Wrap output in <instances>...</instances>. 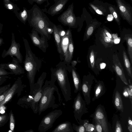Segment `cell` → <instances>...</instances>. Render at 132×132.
Instances as JSON below:
<instances>
[{"instance_id": "cell-14", "label": "cell", "mask_w": 132, "mask_h": 132, "mask_svg": "<svg viewBox=\"0 0 132 132\" xmlns=\"http://www.w3.org/2000/svg\"><path fill=\"white\" fill-rule=\"evenodd\" d=\"M37 32L36 30L33 28L31 33L29 34L32 42L35 45L44 52H45L47 48L48 47L47 46V43L45 37H40Z\"/></svg>"}, {"instance_id": "cell-52", "label": "cell", "mask_w": 132, "mask_h": 132, "mask_svg": "<svg viewBox=\"0 0 132 132\" xmlns=\"http://www.w3.org/2000/svg\"><path fill=\"white\" fill-rule=\"evenodd\" d=\"M129 85L128 86L129 89L131 90H132V84L131 80L130 79L128 80Z\"/></svg>"}, {"instance_id": "cell-42", "label": "cell", "mask_w": 132, "mask_h": 132, "mask_svg": "<svg viewBox=\"0 0 132 132\" xmlns=\"http://www.w3.org/2000/svg\"><path fill=\"white\" fill-rule=\"evenodd\" d=\"M9 78V77L7 75L0 76V86L4 84Z\"/></svg>"}, {"instance_id": "cell-4", "label": "cell", "mask_w": 132, "mask_h": 132, "mask_svg": "<svg viewBox=\"0 0 132 132\" xmlns=\"http://www.w3.org/2000/svg\"><path fill=\"white\" fill-rule=\"evenodd\" d=\"M52 77L56 80L65 101L72 99L71 88L67 73L64 68H60L53 73Z\"/></svg>"}, {"instance_id": "cell-31", "label": "cell", "mask_w": 132, "mask_h": 132, "mask_svg": "<svg viewBox=\"0 0 132 132\" xmlns=\"http://www.w3.org/2000/svg\"><path fill=\"white\" fill-rule=\"evenodd\" d=\"M88 122V120H84L82 124L85 128L86 132H96L95 125Z\"/></svg>"}, {"instance_id": "cell-57", "label": "cell", "mask_w": 132, "mask_h": 132, "mask_svg": "<svg viewBox=\"0 0 132 132\" xmlns=\"http://www.w3.org/2000/svg\"><path fill=\"white\" fill-rule=\"evenodd\" d=\"M2 25L0 23V34L2 32Z\"/></svg>"}, {"instance_id": "cell-15", "label": "cell", "mask_w": 132, "mask_h": 132, "mask_svg": "<svg viewBox=\"0 0 132 132\" xmlns=\"http://www.w3.org/2000/svg\"><path fill=\"white\" fill-rule=\"evenodd\" d=\"M113 67L117 75L125 84L128 85L129 83L125 77L123 69L117 54L113 55Z\"/></svg>"}, {"instance_id": "cell-8", "label": "cell", "mask_w": 132, "mask_h": 132, "mask_svg": "<svg viewBox=\"0 0 132 132\" xmlns=\"http://www.w3.org/2000/svg\"><path fill=\"white\" fill-rule=\"evenodd\" d=\"M26 87V85L22 84L21 78L18 77L10 88L4 98L0 103V108L11 101L15 95H16L18 96L20 95Z\"/></svg>"}, {"instance_id": "cell-38", "label": "cell", "mask_w": 132, "mask_h": 132, "mask_svg": "<svg viewBox=\"0 0 132 132\" xmlns=\"http://www.w3.org/2000/svg\"><path fill=\"white\" fill-rule=\"evenodd\" d=\"M11 84L0 87V96L6 91L9 89L11 87Z\"/></svg>"}, {"instance_id": "cell-10", "label": "cell", "mask_w": 132, "mask_h": 132, "mask_svg": "<svg viewBox=\"0 0 132 132\" xmlns=\"http://www.w3.org/2000/svg\"><path fill=\"white\" fill-rule=\"evenodd\" d=\"M73 3L69 5L67 9L58 18L59 21L65 25L73 27L76 23V20L73 13Z\"/></svg>"}, {"instance_id": "cell-23", "label": "cell", "mask_w": 132, "mask_h": 132, "mask_svg": "<svg viewBox=\"0 0 132 132\" xmlns=\"http://www.w3.org/2000/svg\"><path fill=\"white\" fill-rule=\"evenodd\" d=\"M53 29L58 51L60 53L63 54L61 47V39L60 35V32L57 27L55 25H53Z\"/></svg>"}, {"instance_id": "cell-22", "label": "cell", "mask_w": 132, "mask_h": 132, "mask_svg": "<svg viewBox=\"0 0 132 132\" xmlns=\"http://www.w3.org/2000/svg\"><path fill=\"white\" fill-rule=\"evenodd\" d=\"M33 99V95L29 94L20 98L17 104L22 106L30 108Z\"/></svg>"}, {"instance_id": "cell-48", "label": "cell", "mask_w": 132, "mask_h": 132, "mask_svg": "<svg viewBox=\"0 0 132 132\" xmlns=\"http://www.w3.org/2000/svg\"><path fill=\"white\" fill-rule=\"evenodd\" d=\"M103 30L106 35L109 37L111 39H113V38L112 35L109 32L105 29H104Z\"/></svg>"}, {"instance_id": "cell-26", "label": "cell", "mask_w": 132, "mask_h": 132, "mask_svg": "<svg viewBox=\"0 0 132 132\" xmlns=\"http://www.w3.org/2000/svg\"><path fill=\"white\" fill-rule=\"evenodd\" d=\"M123 57L125 68L128 75L132 78V69L130 63L124 50L122 52Z\"/></svg>"}, {"instance_id": "cell-43", "label": "cell", "mask_w": 132, "mask_h": 132, "mask_svg": "<svg viewBox=\"0 0 132 132\" xmlns=\"http://www.w3.org/2000/svg\"><path fill=\"white\" fill-rule=\"evenodd\" d=\"M48 0H30V3L32 4L34 3H36L37 4L40 5L44 2H48Z\"/></svg>"}, {"instance_id": "cell-30", "label": "cell", "mask_w": 132, "mask_h": 132, "mask_svg": "<svg viewBox=\"0 0 132 132\" xmlns=\"http://www.w3.org/2000/svg\"><path fill=\"white\" fill-rule=\"evenodd\" d=\"M108 9L116 22L119 25L120 24V18L117 9L114 6H110L108 7Z\"/></svg>"}, {"instance_id": "cell-44", "label": "cell", "mask_w": 132, "mask_h": 132, "mask_svg": "<svg viewBox=\"0 0 132 132\" xmlns=\"http://www.w3.org/2000/svg\"><path fill=\"white\" fill-rule=\"evenodd\" d=\"M128 129L130 132H132V121L130 117H129L128 120Z\"/></svg>"}, {"instance_id": "cell-7", "label": "cell", "mask_w": 132, "mask_h": 132, "mask_svg": "<svg viewBox=\"0 0 132 132\" xmlns=\"http://www.w3.org/2000/svg\"><path fill=\"white\" fill-rule=\"evenodd\" d=\"M61 109H56L51 111L42 119L38 128L39 132H45L52 128L55 120L62 114Z\"/></svg>"}, {"instance_id": "cell-11", "label": "cell", "mask_w": 132, "mask_h": 132, "mask_svg": "<svg viewBox=\"0 0 132 132\" xmlns=\"http://www.w3.org/2000/svg\"><path fill=\"white\" fill-rule=\"evenodd\" d=\"M119 13L123 19L129 24H132V11L128 4L123 0H116Z\"/></svg>"}, {"instance_id": "cell-3", "label": "cell", "mask_w": 132, "mask_h": 132, "mask_svg": "<svg viewBox=\"0 0 132 132\" xmlns=\"http://www.w3.org/2000/svg\"><path fill=\"white\" fill-rule=\"evenodd\" d=\"M26 50L24 67L27 72V76L30 87L29 94H32L35 83V77L40 67V61L32 52L27 40L23 38Z\"/></svg>"}, {"instance_id": "cell-51", "label": "cell", "mask_w": 132, "mask_h": 132, "mask_svg": "<svg viewBox=\"0 0 132 132\" xmlns=\"http://www.w3.org/2000/svg\"><path fill=\"white\" fill-rule=\"evenodd\" d=\"M114 43L115 44H117L119 43L120 41V38L118 37L115 39L113 40Z\"/></svg>"}, {"instance_id": "cell-25", "label": "cell", "mask_w": 132, "mask_h": 132, "mask_svg": "<svg viewBox=\"0 0 132 132\" xmlns=\"http://www.w3.org/2000/svg\"><path fill=\"white\" fill-rule=\"evenodd\" d=\"M114 104L118 110L122 112H123L124 109L122 100L120 94L117 91L116 92L115 94Z\"/></svg>"}, {"instance_id": "cell-32", "label": "cell", "mask_w": 132, "mask_h": 132, "mask_svg": "<svg viewBox=\"0 0 132 132\" xmlns=\"http://www.w3.org/2000/svg\"><path fill=\"white\" fill-rule=\"evenodd\" d=\"M9 115L10 121V129L12 132H13L15 129V121L14 117L12 110L10 111Z\"/></svg>"}, {"instance_id": "cell-47", "label": "cell", "mask_w": 132, "mask_h": 132, "mask_svg": "<svg viewBox=\"0 0 132 132\" xmlns=\"http://www.w3.org/2000/svg\"><path fill=\"white\" fill-rule=\"evenodd\" d=\"M123 96L126 98H128L129 97V95L127 89V86H125L123 88Z\"/></svg>"}, {"instance_id": "cell-9", "label": "cell", "mask_w": 132, "mask_h": 132, "mask_svg": "<svg viewBox=\"0 0 132 132\" xmlns=\"http://www.w3.org/2000/svg\"><path fill=\"white\" fill-rule=\"evenodd\" d=\"M20 46L19 43L16 42L14 33H12L11 45L7 51L4 49L2 54V57L5 58L9 55L11 57L14 56L17 59L19 63H21L23 61V56L20 51Z\"/></svg>"}, {"instance_id": "cell-17", "label": "cell", "mask_w": 132, "mask_h": 132, "mask_svg": "<svg viewBox=\"0 0 132 132\" xmlns=\"http://www.w3.org/2000/svg\"><path fill=\"white\" fill-rule=\"evenodd\" d=\"M69 0H58L50 7L47 13L52 16L58 14L63 11Z\"/></svg>"}, {"instance_id": "cell-41", "label": "cell", "mask_w": 132, "mask_h": 132, "mask_svg": "<svg viewBox=\"0 0 132 132\" xmlns=\"http://www.w3.org/2000/svg\"><path fill=\"white\" fill-rule=\"evenodd\" d=\"M122 128L119 121H117L116 122L115 132H122Z\"/></svg>"}, {"instance_id": "cell-37", "label": "cell", "mask_w": 132, "mask_h": 132, "mask_svg": "<svg viewBox=\"0 0 132 132\" xmlns=\"http://www.w3.org/2000/svg\"><path fill=\"white\" fill-rule=\"evenodd\" d=\"M20 15L22 21L25 23L28 18L27 12L25 9L21 12Z\"/></svg>"}, {"instance_id": "cell-54", "label": "cell", "mask_w": 132, "mask_h": 132, "mask_svg": "<svg viewBox=\"0 0 132 132\" xmlns=\"http://www.w3.org/2000/svg\"><path fill=\"white\" fill-rule=\"evenodd\" d=\"M112 36L113 39L118 37V36L117 34H112Z\"/></svg>"}, {"instance_id": "cell-12", "label": "cell", "mask_w": 132, "mask_h": 132, "mask_svg": "<svg viewBox=\"0 0 132 132\" xmlns=\"http://www.w3.org/2000/svg\"><path fill=\"white\" fill-rule=\"evenodd\" d=\"M12 61L11 62L0 64V66L4 69L9 70L13 74L20 75L24 73V69L19 64L17 59L12 57Z\"/></svg>"}, {"instance_id": "cell-6", "label": "cell", "mask_w": 132, "mask_h": 132, "mask_svg": "<svg viewBox=\"0 0 132 132\" xmlns=\"http://www.w3.org/2000/svg\"><path fill=\"white\" fill-rule=\"evenodd\" d=\"M73 108L75 120L79 125L82 124L84 120L81 119V117L84 114L88 113V111L86 107V103L82 99L80 92L74 99Z\"/></svg>"}, {"instance_id": "cell-45", "label": "cell", "mask_w": 132, "mask_h": 132, "mask_svg": "<svg viewBox=\"0 0 132 132\" xmlns=\"http://www.w3.org/2000/svg\"><path fill=\"white\" fill-rule=\"evenodd\" d=\"M127 89L129 95V97L130 101L131 104L132 105V90H131L129 87H127Z\"/></svg>"}, {"instance_id": "cell-60", "label": "cell", "mask_w": 132, "mask_h": 132, "mask_svg": "<svg viewBox=\"0 0 132 132\" xmlns=\"http://www.w3.org/2000/svg\"><path fill=\"white\" fill-rule=\"evenodd\" d=\"M53 0L54 1V2H56V1H57L58 0Z\"/></svg>"}, {"instance_id": "cell-24", "label": "cell", "mask_w": 132, "mask_h": 132, "mask_svg": "<svg viewBox=\"0 0 132 132\" xmlns=\"http://www.w3.org/2000/svg\"><path fill=\"white\" fill-rule=\"evenodd\" d=\"M100 38L102 43L106 47L111 46L114 43L113 39L108 37L103 30L101 32Z\"/></svg>"}, {"instance_id": "cell-53", "label": "cell", "mask_w": 132, "mask_h": 132, "mask_svg": "<svg viewBox=\"0 0 132 132\" xmlns=\"http://www.w3.org/2000/svg\"><path fill=\"white\" fill-rule=\"evenodd\" d=\"M106 66V64L104 63H102L100 64V67L101 69H104Z\"/></svg>"}, {"instance_id": "cell-35", "label": "cell", "mask_w": 132, "mask_h": 132, "mask_svg": "<svg viewBox=\"0 0 132 132\" xmlns=\"http://www.w3.org/2000/svg\"><path fill=\"white\" fill-rule=\"evenodd\" d=\"M95 27V26L94 24L89 26L86 34V36L87 38H89L92 34Z\"/></svg>"}, {"instance_id": "cell-59", "label": "cell", "mask_w": 132, "mask_h": 132, "mask_svg": "<svg viewBox=\"0 0 132 132\" xmlns=\"http://www.w3.org/2000/svg\"><path fill=\"white\" fill-rule=\"evenodd\" d=\"M77 63V62L75 61H73L72 62V64L73 65H75Z\"/></svg>"}, {"instance_id": "cell-34", "label": "cell", "mask_w": 132, "mask_h": 132, "mask_svg": "<svg viewBox=\"0 0 132 132\" xmlns=\"http://www.w3.org/2000/svg\"><path fill=\"white\" fill-rule=\"evenodd\" d=\"M73 130L77 132H85V128L82 124L79 125L78 126L74 123L72 124Z\"/></svg>"}, {"instance_id": "cell-16", "label": "cell", "mask_w": 132, "mask_h": 132, "mask_svg": "<svg viewBox=\"0 0 132 132\" xmlns=\"http://www.w3.org/2000/svg\"><path fill=\"white\" fill-rule=\"evenodd\" d=\"M93 79H89L84 78L81 85V90L84 96L86 103L89 105L90 103V92L93 84Z\"/></svg>"}, {"instance_id": "cell-2", "label": "cell", "mask_w": 132, "mask_h": 132, "mask_svg": "<svg viewBox=\"0 0 132 132\" xmlns=\"http://www.w3.org/2000/svg\"><path fill=\"white\" fill-rule=\"evenodd\" d=\"M29 13L30 25L38 32L49 39L50 26L52 23L47 16L36 4L33 6Z\"/></svg>"}, {"instance_id": "cell-28", "label": "cell", "mask_w": 132, "mask_h": 132, "mask_svg": "<svg viewBox=\"0 0 132 132\" xmlns=\"http://www.w3.org/2000/svg\"><path fill=\"white\" fill-rule=\"evenodd\" d=\"M89 5L98 14L103 15H106L107 10L102 5L94 4L93 3H90Z\"/></svg>"}, {"instance_id": "cell-21", "label": "cell", "mask_w": 132, "mask_h": 132, "mask_svg": "<svg viewBox=\"0 0 132 132\" xmlns=\"http://www.w3.org/2000/svg\"><path fill=\"white\" fill-rule=\"evenodd\" d=\"M71 72L75 88L74 92L77 93L81 90V80L78 75L74 69H72Z\"/></svg>"}, {"instance_id": "cell-20", "label": "cell", "mask_w": 132, "mask_h": 132, "mask_svg": "<svg viewBox=\"0 0 132 132\" xmlns=\"http://www.w3.org/2000/svg\"><path fill=\"white\" fill-rule=\"evenodd\" d=\"M72 125L69 121H66L61 123L57 125L52 132H73Z\"/></svg>"}, {"instance_id": "cell-49", "label": "cell", "mask_w": 132, "mask_h": 132, "mask_svg": "<svg viewBox=\"0 0 132 132\" xmlns=\"http://www.w3.org/2000/svg\"><path fill=\"white\" fill-rule=\"evenodd\" d=\"M5 6L7 9L9 10H11L13 8V5L10 3L5 4Z\"/></svg>"}, {"instance_id": "cell-40", "label": "cell", "mask_w": 132, "mask_h": 132, "mask_svg": "<svg viewBox=\"0 0 132 132\" xmlns=\"http://www.w3.org/2000/svg\"><path fill=\"white\" fill-rule=\"evenodd\" d=\"M13 75L11 72H9L5 69L0 66V76H2L8 75Z\"/></svg>"}, {"instance_id": "cell-36", "label": "cell", "mask_w": 132, "mask_h": 132, "mask_svg": "<svg viewBox=\"0 0 132 132\" xmlns=\"http://www.w3.org/2000/svg\"><path fill=\"white\" fill-rule=\"evenodd\" d=\"M95 55L93 50L91 52L89 55V59L91 67L93 68L95 65Z\"/></svg>"}, {"instance_id": "cell-39", "label": "cell", "mask_w": 132, "mask_h": 132, "mask_svg": "<svg viewBox=\"0 0 132 132\" xmlns=\"http://www.w3.org/2000/svg\"><path fill=\"white\" fill-rule=\"evenodd\" d=\"M94 120L95 122V125L96 132H103V129L101 124L97 121L95 120Z\"/></svg>"}, {"instance_id": "cell-13", "label": "cell", "mask_w": 132, "mask_h": 132, "mask_svg": "<svg viewBox=\"0 0 132 132\" xmlns=\"http://www.w3.org/2000/svg\"><path fill=\"white\" fill-rule=\"evenodd\" d=\"M94 120H96L101 125L104 132H109L108 122L105 112L103 108L97 107L95 112Z\"/></svg>"}, {"instance_id": "cell-46", "label": "cell", "mask_w": 132, "mask_h": 132, "mask_svg": "<svg viewBox=\"0 0 132 132\" xmlns=\"http://www.w3.org/2000/svg\"><path fill=\"white\" fill-rule=\"evenodd\" d=\"M10 88L0 96V103L1 102L7 94Z\"/></svg>"}, {"instance_id": "cell-18", "label": "cell", "mask_w": 132, "mask_h": 132, "mask_svg": "<svg viewBox=\"0 0 132 132\" xmlns=\"http://www.w3.org/2000/svg\"><path fill=\"white\" fill-rule=\"evenodd\" d=\"M72 36L71 32L69 30H68L62 38L61 47L63 54L67 62V51L70 38Z\"/></svg>"}, {"instance_id": "cell-33", "label": "cell", "mask_w": 132, "mask_h": 132, "mask_svg": "<svg viewBox=\"0 0 132 132\" xmlns=\"http://www.w3.org/2000/svg\"><path fill=\"white\" fill-rule=\"evenodd\" d=\"M9 120V116L7 113L0 115V127L4 126Z\"/></svg>"}, {"instance_id": "cell-55", "label": "cell", "mask_w": 132, "mask_h": 132, "mask_svg": "<svg viewBox=\"0 0 132 132\" xmlns=\"http://www.w3.org/2000/svg\"><path fill=\"white\" fill-rule=\"evenodd\" d=\"M3 40L2 38L0 37V46L2 45L3 43Z\"/></svg>"}, {"instance_id": "cell-27", "label": "cell", "mask_w": 132, "mask_h": 132, "mask_svg": "<svg viewBox=\"0 0 132 132\" xmlns=\"http://www.w3.org/2000/svg\"><path fill=\"white\" fill-rule=\"evenodd\" d=\"M124 39L126 42L127 51L131 63H132V36L130 34H126Z\"/></svg>"}, {"instance_id": "cell-50", "label": "cell", "mask_w": 132, "mask_h": 132, "mask_svg": "<svg viewBox=\"0 0 132 132\" xmlns=\"http://www.w3.org/2000/svg\"><path fill=\"white\" fill-rule=\"evenodd\" d=\"M113 19L114 17L112 14H111L108 15L107 20L108 21H111L113 20Z\"/></svg>"}, {"instance_id": "cell-5", "label": "cell", "mask_w": 132, "mask_h": 132, "mask_svg": "<svg viewBox=\"0 0 132 132\" xmlns=\"http://www.w3.org/2000/svg\"><path fill=\"white\" fill-rule=\"evenodd\" d=\"M46 76V73H43L38 78L37 82L35 83L32 94L34 96V99L30 108L35 114H37L38 112V105L42 95V87Z\"/></svg>"}, {"instance_id": "cell-1", "label": "cell", "mask_w": 132, "mask_h": 132, "mask_svg": "<svg viewBox=\"0 0 132 132\" xmlns=\"http://www.w3.org/2000/svg\"><path fill=\"white\" fill-rule=\"evenodd\" d=\"M56 80L51 76L50 80H46L42 87V95L38 106V114L48 108L54 109L61 105V98L58 89L55 85Z\"/></svg>"}, {"instance_id": "cell-56", "label": "cell", "mask_w": 132, "mask_h": 132, "mask_svg": "<svg viewBox=\"0 0 132 132\" xmlns=\"http://www.w3.org/2000/svg\"><path fill=\"white\" fill-rule=\"evenodd\" d=\"M34 131L32 129H30L29 130H28L25 131L24 132H34Z\"/></svg>"}, {"instance_id": "cell-19", "label": "cell", "mask_w": 132, "mask_h": 132, "mask_svg": "<svg viewBox=\"0 0 132 132\" xmlns=\"http://www.w3.org/2000/svg\"><path fill=\"white\" fill-rule=\"evenodd\" d=\"M106 92L104 83L99 81L96 84L94 89V96L92 101H94L103 95Z\"/></svg>"}, {"instance_id": "cell-29", "label": "cell", "mask_w": 132, "mask_h": 132, "mask_svg": "<svg viewBox=\"0 0 132 132\" xmlns=\"http://www.w3.org/2000/svg\"><path fill=\"white\" fill-rule=\"evenodd\" d=\"M73 50L74 46L72 36H71L70 38L68 46L67 51V62H69L71 60L72 57Z\"/></svg>"}, {"instance_id": "cell-58", "label": "cell", "mask_w": 132, "mask_h": 132, "mask_svg": "<svg viewBox=\"0 0 132 132\" xmlns=\"http://www.w3.org/2000/svg\"><path fill=\"white\" fill-rule=\"evenodd\" d=\"M5 4L10 3V0H4Z\"/></svg>"}]
</instances>
